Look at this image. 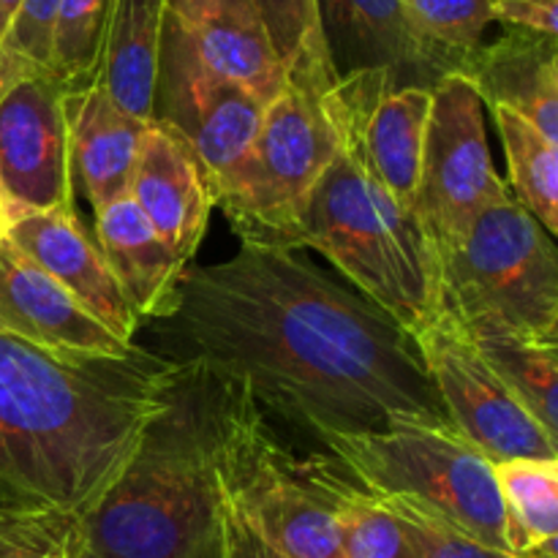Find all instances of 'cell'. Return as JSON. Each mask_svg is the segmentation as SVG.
<instances>
[{"label":"cell","instance_id":"cell-6","mask_svg":"<svg viewBox=\"0 0 558 558\" xmlns=\"http://www.w3.org/2000/svg\"><path fill=\"white\" fill-rule=\"evenodd\" d=\"M336 80L327 49L287 69V82L265 107L254 142L216 191V205L240 240L298 248L311 194L341 150L330 104Z\"/></svg>","mask_w":558,"mask_h":558},{"label":"cell","instance_id":"cell-26","mask_svg":"<svg viewBox=\"0 0 558 558\" xmlns=\"http://www.w3.org/2000/svg\"><path fill=\"white\" fill-rule=\"evenodd\" d=\"M336 521L349 558H423L409 523L343 474Z\"/></svg>","mask_w":558,"mask_h":558},{"label":"cell","instance_id":"cell-37","mask_svg":"<svg viewBox=\"0 0 558 558\" xmlns=\"http://www.w3.org/2000/svg\"><path fill=\"white\" fill-rule=\"evenodd\" d=\"M490 3H496V0H490Z\"/></svg>","mask_w":558,"mask_h":558},{"label":"cell","instance_id":"cell-30","mask_svg":"<svg viewBox=\"0 0 558 558\" xmlns=\"http://www.w3.org/2000/svg\"><path fill=\"white\" fill-rule=\"evenodd\" d=\"M283 69L325 49L316 0H254Z\"/></svg>","mask_w":558,"mask_h":558},{"label":"cell","instance_id":"cell-14","mask_svg":"<svg viewBox=\"0 0 558 558\" xmlns=\"http://www.w3.org/2000/svg\"><path fill=\"white\" fill-rule=\"evenodd\" d=\"M319 31L338 80L381 71L392 87H434L461 60L430 41L403 0H316Z\"/></svg>","mask_w":558,"mask_h":558},{"label":"cell","instance_id":"cell-31","mask_svg":"<svg viewBox=\"0 0 558 558\" xmlns=\"http://www.w3.org/2000/svg\"><path fill=\"white\" fill-rule=\"evenodd\" d=\"M387 507H390L392 512H398V515L409 523V529H412L414 534V543H417L420 556L423 558H515L512 554H501V550L485 548V545L463 537L461 532L450 529L447 523L436 521V518L425 515V512L409 510V507L401 505Z\"/></svg>","mask_w":558,"mask_h":558},{"label":"cell","instance_id":"cell-32","mask_svg":"<svg viewBox=\"0 0 558 558\" xmlns=\"http://www.w3.org/2000/svg\"><path fill=\"white\" fill-rule=\"evenodd\" d=\"M490 14L505 27L556 36L558 0H496L490 3Z\"/></svg>","mask_w":558,"mask_h":558},{"label":"cell","instance_id":"cell-20","mask_svg":"<svg viewBox=\"0 0 558 558\" xmlns=\"http://www.w3.org/2000/svg\"><path fill=\"white\" fill-rule=\"evenodd\" d=\"M63 114L69 129L71 174L80 180L82 194L93 210L129 196L147 123L114 107L98 80L65 90Z\"/></svg>","mask_w":558,"mask_h":558},{"label":"cell","instance_id":"cell-18","mask_svg":"<svg viewBox=\"0 0 558 558\" xmlns=\"http://www.w3.org/2000/svg\"><path fill=\"white\" fill-rule=\"evenodd\" d=\"M196 58L223 80L270 104L287 82L254 0H167Z\"/></svg>","mask_w":558,"mask_h":558},{"label":"cell","instance_id":"cell-9","mask_svg":"<svg viewBox=\"0 0 558 558\" xmlns=\"http://www.w3.org/2000/svg\"><path fill=\"white\" fill-rule=\"evenodd\" d=\"M510 194L496 174L485 134L483 101L463 74H447L430 87L420 185L412 213L436 259L461 245L485 207Z\"/></svg>","mask_w":558,"mask_h":558},{"label":"cell","instance_id":"cell-12","mask_svg":"<svg viewBox=\"0 0 558 558\" xmlns=\"http://www.w3.org/2000/svg\"><path fill=\"white\" fill-rule=\"evenodd\" d=\"M63 93L52 74L20 76L0 93V185L9 223L27 213L74 210Z\"/></svg>","mask_w":558,"mask_h":558},{"label":"cell","instance_id":"cell-28","mask_svg":"<svg viewBox=\"0 0 558 558\" xmlns=\"http://www.w3.org/2000/svg\"><path fill=\"white\" fill-rule=\"evenodd\" d=\"M58 5L60 0H22L0 47V93L20 76L49 74Z\"/></svg>","mask_w":558,"mask_h":558},{"label":"cell","instance_id":"cell-1","mask_svg":"<svg viewBox=\"0 0 558 558\" xmlns=\"http://www.w3.org/2000/svg\"><path fill=\"white\" fill-rule=\"evenodd\" d=\"M158 357L243 387L322 447L401 423L452 428L412 336L300 248L240 240L183 272Z\"/></svg>","mask_w":558,"mask_h":558},{"label":"cell","instance_id":"cell-11","mask_svg":"<svg viewBox=\"0 0 558 558\" xmlns=\"http://www.w3.org/2000/svg\"><path fill=\"white\" fill-rule=\"evenodd\" d=\"M265 104L196 58L183 27L167 11L158 58L153 120L178 131L205 169L213 199L262 125Z\"/></svg>","mask_w":558,"mask_h":558},{"label":"cell","instance_id":"cell-33","mask_svg":"<svg viewBox=\"0 0 558 558\" xmlns=\"http://www.w3.org/2000/svg\"><path fill=\"white\" fill-rule=\"evenodd\" d=\"M223 558H287L223 496Z\"/></svg>","mask_w":558,"mask_h":558},{"label":"cell","instance_id":"cell-3","mask_svg":"<svg viewBox=\"0 0 558 558\" xmlns=\"http://www.w3.org/2000/svg\"><path fill=\"white\" fill-rule=\"evenodd\" d=\"M71 558H223V490L213 461L210 387L180 368L172 407L118 483L76 523Z\"/></svg>","mask_w":558,"mask_h":558},{"label":"cell","instance_id":"cell-2","mask_svg":"<svg viewBox=\"0 0 558 558\" xmlns=\"http://www.w3.org/2000/svg\"><path fill=\"white\" fill-rule=\"evenodd\" d=\"M180 365L54 354L0 330V556L69 550L172 407Z\"/></svg>","mask_w":558,"mask_h":558},{"label":"cell","instance_id":"cell-4","mask_svg":"<svg viewBox=\"0 0 558 558\" xmlns=\"http://www.w3.org/2000/svg\"><path fill=\"white\" fill-rule=\"evenodd\" d=\"M298 248L319 251L412 338L441 314L434 245L417 216L365 172L343 134L303 213Z\"/></svg>","mask_w":558,"mask_h":558},{"label":"cell","instance_id":"cell-10","mask_svg":"<svg viewBox=\"0 0 558 558\" xmlns=\"http://www.w3.org/2000/svg\"><path fill=\"white\" fill-rule=\"evenodd\" d=\"M447 409L452 428L490 463L534 458L556 461L554 436L521 407L515 396L485 365L456 316L441 311L412 338Z\"/></svg>","mask_w":558,"mask_h":558},{"label":"cell","instance_id":"cell-22","mask_svg":"<svg viewBox=\"0 0 558 558\" xmlns=\"http://www.w3.org/2000/svg\"><path fill=\"white\" fill-rule=\"evenodd\" d=\"M167 0H114L104 33L98 85L131 118L150 123Z\"/></svg>","mask_w":558,"mask_h":558},{"label":"cell","instance_id":"cell-7","mask_svg":"<svg viewBox=\"0 0 558 558\" xmlns=\"http://www.w3.org/2000/svg\"><path fill=\"white\" fill-rule=\"evenodd\" d=\"M330 461L357 488L447 523L485 548L510 554L494 463L456 430L401 423L327 441Z\"/></svg>","mask_w":558,"mask_h":558},{"label":"cell","instance_id":"cell-15","mask_svg":"<svg viewBox=\"0 0 558 558\" xmlns=\"http://www.w3.org/2000/svg\"><path fill=\"white\" fill-rule=\"evenodd\" d=\"M0 330L44 352L74 357L123 360L136 347L112 336L9 240L0 243Z\"/></svg>","mask_w":558,"mask_h":558},{"label":"cell","instance_id":"cell-36","mask_svg":"<svg viewBox=\"0 0 558 558\" xmlns=\"http://www.w3.org/2000/svg\"><path fill=\"white\" fill-rule=\"evenodd\" d=\"M5 232H9V218H5V196L3 185H0V243L5 240Z\"/></svg>","mask_w":558,"mask_h":558},{"label":"cell","instance_id":"cell-13","mask_svg":"<svg viewBox=\"0 0 558 558\" xmlns=\"http://www.w3.org/2000/svg\"><path fill=\"white\" fill-rule=\"evenodd\" d=\"M330 104L365 172L412 210L430 114L428 87H392L387 74L365 71L336 80Z\"/></svg>","mask_w":558,"mask_h":558},{"label":"cell","instance_id":"cell-17","mask_svg":"<svg viewBox=\"0 0 558 558\" xmlns=\"http://www.w3.org/2000/svg\"><path fill=\"white\" fill-rule=\"evenodd\" d=\"M129 196L174 256L191 265L216 199L189 142L161 120H150L142 134Z\"/></svg>","mask_w":558,"mask_h":558},{"label":"cell","instance_id":"cell-8","mask_svg":"<svg viewBox=\"0 0 558 558\" xmlns=\"http://www.w3.org/2000/svg\"><path fill=\"white\" fill-rule=\"evenodd\" d=\"M439 287L441 311L463 327L558 343L556 243L512 194L485 207L461 245L439 256Z\"/></svg>","mask_w":558,"mask_h":558},{"label":"cell","instance_id":"cell-35","mask_svg":"<svg viewBox=\"0 0 558 558\" xmlns=\"http://www.w3.org/2000/svg\"><path fill=\"white\" fill-rule=\"evenodd\" d=\"M0 558H71L69 550H22V554H9Z\"/></svg>","mask_w":558,"mask_h":558},{"label":"cell","instance_id":"cell-27","mask_svg":"<svg viewBox=\"0 0 558 558\" xmlns=\"http://www.w3.org/2000/svg\"><path fill=\"white\" fill-rule=\"evenodd\" d=\"M112 3L114 0H60L49 74L65 90L85 87L96 80Z\"/></svg>","mask_w":558,"mask_h":558},{"label":"cell","instance_id":"cell-23","mask_svg":"<svg viewBox=\"0 0 558 558\" xmlns=\"http://www.w3.org/2000/svg\"><path fill=\"white\" fill-rule=\"evenodd\" d=\"M505 507L507 548L515 558H558V458L494 463Z\"/></svg>","mask_w":558,"mask_h":558},{"label":"cell","instance_id":"cell-21","mask_svg":"<svg viewBox=\"0 0 558 558\" xmlns=\"http://www.w3.org/2000/svg\"><path fill=\"white\" fill-rule=\"evenodd\" d=\"M96 243L136 319L158 322L178 305L185 267L131 196L96 210Z\"/></svg>","mask_w":558,"mask_h":558},{"label":"cell","instance_id":"cell-19","mask_svg":"<svg viewBox=\"0 0 558 558\" xmlns=\"http://www.w3.org/2000/svg\"><path fill=\"white\" fill-rule=\"evenodd\" d=\"M483 107L521 114L550 142H558V41L556 36L515 31L480 44L461 65Z\"/></svg>","mask_w":558,"mask_h":558},{"label":"cell","instance_id":"cell-29","mask_svg":"<svg viewBox=\"0 0 558 558\" xmlns=\"http://www.w3.org/2000/svg\"><path fill=\"white\" fill-rule=\"evenodd\" d=\"M403 3L420 31L441 49L456 54L461 65L480 44H485V31L494 22L490 0H403Z\"/></svg>","mask_w":558,"mask_h":558},{"label":"cell","instance_id":"cell-16","mask_svg":"<svg viewBox=\"0 0 558 558\" xmlns=\"http://www.w3.org/2000/svg\"><path fill=\"white\" fill-rule=\"evenodd\" d=\"M5 240L52 276L112 336L134 343L140 319L120 294L96 238L82 227L76 210L27 213L9 223Z\"/></svg>","mask_w":558,"mask_h":558},{"label":"cell","instance_id":"cell-34","mask_svg":"<svg viewBox=\"0 0 558 558\" xmlns=\"http://www.w3.org/2000/svg\"><path fill=\"white\" fill-rule=\"evenodd\" d=\"M20 5H22V0H0V47H3L5 36H9V27H11V22H14Z\"/></svg>","mask_w":558,"mask_h":558},{"label":"cell","instance_id":"cell-5","mask_svg":"<svg viewBox=\"0 0 558 558\" xmlns=\"http://www.w3.org/2000/svg\"><path fill=\"white\" fill-rule=\"evenodd\" d=\"M207 387L223 496L287 558H349L336 521L341 469L330 458L289 452L240 385L207 376Z\"/></svg>","mask_w":558,"mask_h":558},{"label":"cell","instance_id":"cell-25","mask_svg":"<svg viewBox=\"0 0 558 558\" xmlns=\"http://www.w3.org/2000/svg\"><path fill=\"white\" fill-rule=\"evenodd\" d=\"M505 147L510 194L526 207L550 238L558 232V142L539 134L529 120L510 109H490Z\"/></svg>","mask_w":558,"mask_h":558},{"label":"cell","instance_id":"cell-24","mask_svg":"<svg viewBox=\"0 0 558 558\" xmlns=\"http://www.w3.org/2000/svg\"><path fill=\"white\" fill-rule=\"evenodd\" d=\"M463 327V325H461ZM474 349L521 407L558 436V343L523 341L494 327H463Z\"/></svg>","mask_w":558,"mask_h":558}]
</instances>
